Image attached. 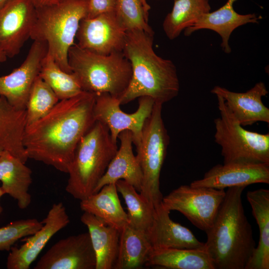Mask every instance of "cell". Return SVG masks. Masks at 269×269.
<instances>
[{
    "mask_svg": "<svg viewBox=\"0 0 269 269\" xmlns=\"http://www.w3.org/2000/svg\"><path fill=\"white\" fill-rule=\"evenodd\" d=\"M115 0H89L87 17H93L100 14L114 12Z\"/></svg>",
    "mask_w": 269,
    "mask_h": 269,
    "instance_id": "34",
    "label": "cell"
},
{
    "mask_svg": "<svg viewBox=\"0 0 269 269\" xmlns=\"http://www.w3.org/2000/svg\"><path fill=\"white\" fill-rule=\"evenodd\" d=\"M115 184L127 207L128 225L147 233L152 224L154 208L126 181L119 180Z\"/></svg>",
    "mask_w": 269,
    "mask_h": 269,
    "instance_id": "29",
    "label": "cell"
},
{
    "mask_svg": "<svg viewBox=\"0 0 269 269\" xmlns=\"http://www.w3.org/2000/svg\"><path fill=\"white\" fill-rule=\"evenodd\" d=\"M145 266L169 269H214L206 248L152 249Z\"/></svg>",
    "mask_w": 269,
    "mask_h": 269,
    "instance_id": "26",
    "label": "cell"
},
{
    "mask_svg": "<svg viewBox=\"0 0 269 269\" xmlns=\"http://www.w3.org/2000/svg\"><path fill=\"white\" fill-rule=\"evenodd\" d=\"M35 7L53 4L64 0H30Z\"/></svg>",
    "mask_w": 269,
    "mask_h": 269,
    "instance_id": "35",
    "label": "cell"
},
{
    "mask_svg": "<svg viewBox=\"0 0 269 269\" xmlns=\"http://www.w3.org/2000/svg\"><path fill=\"white\" fill-rule=\"evenodd\" d=\"M4 191H3V190L1 189V188L0 187V199H1V197L4 194ZM3 211V209H2V206H1L0 205V214L2 213Z\"/></svg>",
    "mask_w": 269,
    "mask_h": 269,
    "instance_id": "38",
    "label": "cell"
},
{
    "mask_svg": "<svg viewBox=\"0 0 269 269\" xmlns=\"http://www.w3.org/2000/svg\"><path fill=\"white\" fill-rule=\"evenodd\" d=\"M142 6L144 11L145 14L147 18L148 17L149 10L150 9V6L147 2V0H141Z\"/></svg>",
    "mask_w": 269,
    "mask_h": 269,
    "instance_id": "36",
    "label": "cell"
},
{
    "mask_svg": "<svg viewBox=\"0 0 269 269\" xmlns=\"http://www.w3.org/2000/svg\"><path fill=\"white\" fill-rule=\"evenodd\" d=\"M95 95L83 91L59 100L45 116L25 127L22 143L27 157L68 173L79 141L95 122Z\"/></svg>",
    "mask_w": 269,
    "mask_h": 269,
    "instance_id": "1",
    "label": "cell"
},
{
    "mask_svg": "<svg viewBox=\"0 0 269 269\" xmlns=\"http://www.w3.org/2000/svg\"><path fill=\"white\" fill-rule=\"evenodd\" d=\"M35 16L30 0H12L0 8V49L7 58L18 54L30 38Z\"/></svg>",
    "mask_w": 269,
    "mask_h": 269,
    "instance_id": "13",
    "label": "cell"
},
{
    "mask_svg": "<svg viewBox=\"0 0 269 269\" xmlns=\"http://www.w3.org/2000/svg\"><path fill=\"white\" fill-rule=\"evenodd\" d=\"M126 30L114 12L86 17L81 21L76 38L81 48L102 55L123 52Z\"/></svg>",
    "mask_w": 269,
    "mask_h": 269,
    "instance_id": "11",
    "label": "cell"
},
{
    "mask_svg": "<svg viewBox=\"0 0 269 269\" xmlns=\"http://www.w3.org/2000/svg\"><path fill=\"white\" fill-rule=\"evenodd\" d=\"M39 76L59 100L73 97L83 91L75 75L63 71L47 52L42 60Z\"/></svg>",
    "mask_w": 269,
    "mask_h": 269,
    "instance_id": "30",
    "label": "cell"
},
{
    "mask_svg": "<svg viewBox=\"0 0 269 269\" xmlns=\"http://www.w3.org/2000/svg\"><path fill=\"white\" fill-rule=\"evenodd\" d=\"M269 183V163L230 162L218 164L207 171L202 178L190 185L218 189Z\"/></svg>",
    "mask_w": 269,
    "mask_h": 269,
    "instance_id": "16",
    "label": "cell"
},
{
    "mask_svg": "<svg viewBox=\"0 0 269 269\" xmlns=\"http://www.w3.org/2000/svg\"><path fill=\"white\" fill-rule=\"evenodd\" d=\"M138 99V107L135 112L131 114L122 111L119 99L107 93L95 95L93 109L95 121L102 123L108 128L114 141L117 142L121 132L129 131L132 134L133 143L136 148L140 143L144 122L151 114L155 103L149 97H141Z\"/></svg>",
    "mask_w": 269,
    "mask_h": 269,
    "instance_id": "10",
    "label": "cell"
},
{
    "mask_svg": "<svg viewBox=\"0 0 269 269\" xmlns=\"http://www.w3.org/2000/svg\"><path fill=\"white\" fill-rule=\"evenodd\" d=\"M152 250L147 233L128 224L120 232L118 254L113 269H138L145 265Z\"/></svg>",
    "mask_w": 269,
    "mask_h": 269,
    "instance_id": "27",
    "label": "cell"
},
{
    "mask_svg": "<svg viewBox=\"0 0 269 269\" xmlns=\"http://www.w3.org/2000/svg\"><path fill=\"white\" fill-rule=\"evenodd\" d=\"M80 220L88 230L96 258V269H113L118 254L120 232L88 212H84Z\"/></svg>",
    "mask_w": 269,
    "mask_h": 269,
    "instance_id": "21",
    "label": "cell"
},
{
    "mask_svg": "<svg viewBox=\"0 0 269 269\" xmlns=\"http://www.w3.org/2000/svg\"><path fill=\"white\" fill-rule=\"evenodd\" d=\"M47 52L46 43L33 41L23 63L9 74L0 76V96L15 109L25 111L29 94Z\"/></svg>",
    "mask_w": 269,
    "mask_h": 269,
    "instance_id": "12",
    "label": "cell"
},
{
    "mask_svg": "<svg viewBox=\"0 0 269 269\" xmlns=\"http://www.w3.org/2000/svg\"><path fill=\"white\" fill-rule=\"evenodd\" d=\"M154 34L139 29L127 31L123 53L131 63L129 85L119 99L120 104L149 97L162 104L176 97L180 90L173 62L157 55L153 49Z\"/></svg>",
    "mask_w": 269,
    "mask_h": 269,
    "instance_id": "2",
    "label": "cell"
},
{
    "mask_svg": "<svg viewBox=\"0 0 269 269\" xmlns=\"http://www.w3.org/2000/svg\"><path fill=\"white\" fill-rule=\"evenodd\" d=\"M41 222L42 226L24 239V244L11 247L7 258V269H29L51 238L69 224L70 219L63 204L58 202L52 205Z\"/></svg>",
    "mask_w": 269,
    "mask_h": 269,
    "instance_id": "15",
    "label": "cell"
},
{
    "mask_svg": "<svg viewBox=\"0 0 269 269\" xmlns=\"http://www.w3.org/2000/svg\"><path fill=\"white\" fill-rule=\"evenodd\" d=\"M162 104L154 103L151 114L144 122L140 143L136 148V156L142 173L139 193L154 208L161 203L163 197L160 190L159 179L169 143L162 117Z\"/></svg>",
    "mask_w": 269,
    "mask_h": 269,
    "instance_id": "7",
    "label": "cell"
},
{
    "mask_svg": "<svg viewBox=\"0 0 269 269\" xmlns=\"http://www.w3.org/2000/svg\"><path fill=\"white\" fill-rule=\"evenodd\" d=\"M236 0H227L219 9L202 15L192 26L184 30V34L189 36L196 31L210 29L217 32L221 37V46L227 54L231 52L229 40L233 31L237 27L249 23L259 22L260 18L255 13L242 14L233 8Z\"/></svg>",
    "mask_w": 269,
    "mask_h": 269,
    "instance_id": "20",
    "label": "cell"
},
{
    "mask_svg": "<svg viewBox=\"0 0 269 269\" xmlns=\"http://www.w3.org/2000/svg\"><path fill=\"white\" fill-rule=\"evenodd\" d=\"M12 0H0V8Z\"/></svg>",
    "mask_w": 269,
    "mask_h": 269,
    "instance_id": "39",
    "label": "cell"
},
{
    "mask_svg": "<svg viewBox=\"0 0 269 269\" xmlns=\"http://www.w3.org/2000/svg\"><path fill=\"white\" fill-rule=\"evenodd\" d=\"M3 150H4L1 147H0V155L1 154Z\"/></svg>",
    "mask_w": 269,
    "mask_h": 269,
    "instance_id": "40",
    "label": "cell"
},
{
    "mask_svg": "<svg viewBox=\"0 0 269 269\" xmlns=\"http://www.w3.org/2000/svg\"><path fill=\"white\" fill-rule=\"evenodd\" d=\"M246 187L228 188L212 226L205 232V248L214 269H246L256 247L242 201Z\"/></svg>",
    "mask_w": 269,
    "mask_h": 269,
    "instance_id": "3",
    "label": "cell"
},
{
    "mask_svg": "<svg viewBox=\"0 0 269 269\" xmlns=\"http://www.w3.org/2000/svg\"><path fill=\"white\" fill-rule=\"evenodd\" d=\"M118 192L115 183L106 185L98 192L81 200L80 208L121 232L128 224V218Z\"/></svg>",
    "mask_w": 269,
    "mask_h": 269,
    "instance_id": "23",
    "label": "cell"
},
{
    "mask_svg": "<svg viewBox=\"0 0 269 269\" xmlns=\"http://www.w3.org/2000/svg\"><path fill=\"white\" fill-rule=\"evenodd\" d=\"M247 199L259 228L260 237L246 269H269V190L249 191Z\"/></svg>",
    "mask_w": 269,
    "mask_h": 269,
    "instance_id": "24",
    "label": "cell"
},
{
    "mask_svg": "<svg viewBox=\"0 0 269 269\" xmlns=\"http://www.w3.org/2000/svg\"><path fill=\"white\" fill-rule=\"evenodd\" d=\"M7 57L5 53L0 49V65L5 62L7 59Z\"/></svg>",
    "mask_w": 269,
    "mask_h": 269,
    "instance_id": "37",
    "label": "cell"
},
{
    "mask_svg": "<svg viewBox=\"0 0 269 269\" xmlns=\"http://www.w3.org/2000/svg\"><path fill=\"white\" fill-rule=\"evenodd\" d=\"M68 59L83 91L95 95L107 93L120 99L129 85L132 67L123 52L102 55L74 44Z\"/></svg>",
    "mask_w": 269,
    "mask_h": 269,
    "instance_id": "6",
    "label": "cell"
},
{
    "mask_svg": "<svg viewBox=\"0 0 269 269\" xmlns=\"http://www.w3.org/2000/svg\"><path fill=\"white\" fill-rule=\"evenodd\" d=\"M210 10L209 0H174L171 12L163 20V31L168 39H174Z\"/></svg>",
    "mask_w": 269,
    "mask_h": 269,
    "instance_id": "28",
    "label": "cell"
},
{
    "mask_svg": "<svg viewBox=\"0 0 269 269\" xmlns=\"http://www.w3.org/2000/svg\"><path fill=\"white\" fill-rule=\"evenodd\" d=\"M32 171L20 159L6 150L0 155V187L5 194H7L17 203L18 207L24 209L31 202L28 193L32 183Z\"/></svg>",
    "mask_w": 269,
    "mask_h": 269,
    "instance_id": "22",
    "label": "cell"
},
{
    "mask_svg": "<svg viewBox=\"0 0 269 269\" xmlns=\"http://www.w3.org/2000/svg\"><path fill=\"white\" fill-rule=\"evenodd\" d=\"M225 195L224 189L184 185L163 196L161 204L170 212H180L206 232L212 226Z\"/></svg>",
    "mask_w": 269,
    "mask_h": 269,
    "instance_id": "9",
    "label": "cell"
},
{
    "mask_svg": "<svg viewBox=\"0 0 269 269\" xmlns=\"http://www.w3.org/2000/svg\"><path fill=\"white\" fill-rule=\"evenodd\" d=\"M211 92L224 99L228 109L243 127L258 122L269 123V109L262 100L269 93L264 83L258 82L244 93L232 92L219 86L214 87Z\"/></svg>",
    "mask_w": 269,
    "mask_h": 269,
    "instance_id": "17",
    "label": "cell"
},
{
    "mask_svg": "<svg viewBox=\"0 0 269 269\" xmlns=\"http://www.w3.org/2000/svg\"><path fill=\"white\" fill-rule=\"evenodd\" d=\"M59 101L50 87L38 76L32 87L26 105V126L45 116Z\"/></svg>",
    "mask_w": 269,
    "mask_h": 269,
    "instance_id": "31",
    "label": "cell"
},
{
    "mask_svg": "<svg viewBox=\"0 0 269 269\" xmlns=\"http://www.w3.org/2000/svg\"><path fill=\"white\" fill-rule=\"evenodd\" d=\"M26 126L25 111L15 109L0 96V147L25 163L28 158L22 143Z\"/></svg>",
    "mask_w": 269,
    "mask_h": 269,
    "instance_id": "25",
    "label": "cell"
},
{
    "mask_svg": "<svg viewBox=\"0 0 269 269\" xmlns=\"http://www.w3.org/2000/svg\"><path fill=\"white\" fill-rule=\"evenodd\" d=\"M170 211L160 204L154 208L153 220L147 235L152 249L161 248L205 249L187 227L174 222Z\"/></svg>",
    "mask_w": 269,
    "mask_h": 269,
    "instance_id": "18",
    "label": "cell"
},
{
    "mask_svg": "<svg viewBox=\"0 0 269 269\" xmlns=\"http://www.w3.org/2000/svg\"><path fill=\"white\" fill-rule=\"evenodd\" d=\"M89 0H64L36 7L30 38L47 45V53L64 71L72 73L68 55L79 24L87 16Z\"/></svg>",
    "mask_w": 269,
    "mask_h": 269,
    "instance_id": "4",
    "label": "cell"
},
{
    "mask_svg": "<svg viewBox=\"0 0 269 269\" xmlns=\"http://www.w3.org/2000/svg\"><path fill=\"white\" fill-rule=\"evenodd\" d=\"M96 258L88 232L60 240L40 258L34 269H96Z\"/></svg>",
    "mask_w": 269,
    "mask_h": 269,
    "instance_id": "14",
    "label": "cell"
},
{
    "mask_svg": "<svg viewBox=\"0 0 269 269\" xmlns=\"http://www.w3.org/2000/svg\"><path fill=\"white\" fill-rule=\"evenodd\" d=\"M220 116L214 120L215 141L221 147L223 163H269V134L246 130L216 96Z\"/></svg>",
    "mask_w": 269,
    "mask_h": 269,
    "instance_id": "8",
    "label": "cell"
},
{
    "mask_svg": "<svg viewBox=\"0 0 269 269\" xmlns=\"http://www.w3.org/2000/svg\"><path fill=\"white\" fill-rule=\"evenodd\" d=\"M43 225L35 218L12 221L0 228V251H9L19 239L29 236Z\"/></svg>",
    "mask_w": 269,
    "mask_h": 269,
    "instance_id": "33",
    "label": "cell"
},
{
    "mask_svg": "<svg viewBox=\"0 0 269 269\" xmlns=\"http://www.w3.org/2000/svg\"><path fill=\"white\" fill-rule=\"evenodd\" d=\"M114 12L126 31L139 29L154 34L141 0H115Z\"/></svg>",
    "mask_w": 269,
    "mask_h": 269,
    "instance_id": "32",
    "label": "cell"
},
{
    "mask_svg": "<svg viewBox=\"0 0 269 269\" xmlns=\"http://www.w3.org/2000/svg\"><path fill=\"white\" fill-rule=\"evenodd\" d=\"M118 148L108 128L95 121L75 149L67 173L66 192L80 201L93 194Z\"/></svg>",
    "mask_w": 269,
    "mask_h": 269,
    "instance_id": "5",
    "label": "cell"
},
{
    "mask_svg": "<svg viewBox=\"0 0 269 269\" xmlns=\"http://www.w3.org/2000/svg\"><path fill=\"white\" fill-rule=\"evenodd\" d=\"M118 138L120 146L110 162L108 168L95 189L98 192L104 186L124 180L140 192L142 182V173L139 162L133 151V135L129 131L121 132Z\"/></svg>",
    "mask_w": 269,
    "mask_h": 269,
    "instance_id": "19",
    "label": "cell"
}]
</instances>
